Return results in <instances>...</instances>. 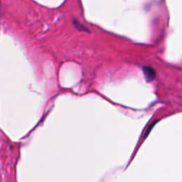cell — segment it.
Masks as SVG:
<instances>
[{"label": "cell", "mask_w": 182, "mask_h": 182, "mask_svg": "<svg viewBox=\"0 0 182 182\" xmlns=\"http://www.w3.org/2000/svg\"><path fill=\"white\" fill-rule=\"evenodd\" d=\"M142 70L147 81H151V80L154 79L156 77V73L152 68L149 67V66H144L142 68Z\"/></svg>", "instance_id": "cell-1"}, {"label": "cell", "mask_w": 182, "mask_h": 182, "mask_svg": "<svg viewBox=\"0 0 182 182\" xmlns=\"http://www.w3.org/2000/svg\"><path fill=\"white\" fill-rule=\"evenodd\" d=\"M157 122H158V121H154V122H153L151 123V124L150 125V126H149V127H148V128H147V131H146V132H145V137H147V135H148L149 133L150 132V131L151 130V129L153 128L154 126V125H155L156 123H157Z\"/></svg>", "instance_id": "cell-2"}, {"label": "cell", "mask_w": 182, "mask_h": 182, "mask_svg": "<svg viewBox=\"0 0 182 182\" xmlns=\"http://www.w3.org/2000/svg\"><path fill=\"white\" fill-rule=\"evenodd\" d=\"M0 4H1V3H0Z\"/></svg>", "instance_id": "cell-3"}]
</instances>
